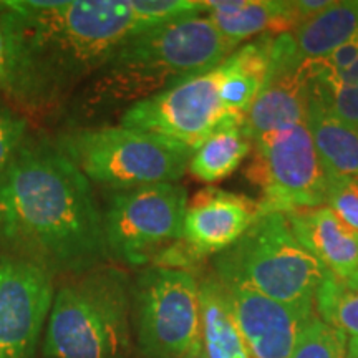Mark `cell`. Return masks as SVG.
I'll return each instance as SVG.
<instances>
[{"label":"cell","instance_id":"obj_1","mask_svg":"<svg viewBox=\"0 0 358 358\" xmlns=\"http://www.w3.org/2000/svg\"><path fill=\"white\" fill-rule=\"evenodd\" d=\"M0 250L55 277L110 261L92 182L47 138L27 136L0 173Z\"/></svg>","mask_w":358,"mask_h":358},{"label":"cell","instance_id":"obj_2","mask_svg":"<svg viewBox=\"0 0 358 358\" xmlns=\"http://www.w3.org/2000/svg\"><path fill=\"white\" fill-rule=\"evenodd\" d=\"M0 22L29 110L65 100L124 40L145 30L131 0H7L0 2Z\"/></svg>","mask_w":358,"mask_h":358},{"label":"cell","instance_id":"obj_3","mask_svg":"<svg viewBox=\"0 0 358 358\" xmlns=\"http://www.w3.org/2000/svg\"><path fill=\"white\" fill-rule=\"evenodd\" d=\"M236 47L204 13L141 30L75 92L70 105L73 128L93 127L115 111L124 113L182 80L216 69Z\"/></svg>","mask_w":358,"mask_h":358},{"label":"cell","instance_id":"obj_4","mask_svg":"<svg viewBox=\"0 0 358 358\" xmlns=\"http://www.w3.org/2000/svg\"><path fill=\"white\" fill-rule=\"evenodd\" d=\"M43 358H128L131 285L111 264L66 275L55 289Z\"/></svg>","mask_w":358,"mask_h":358},{"label":"cell","instance_id":"obj_5","mask_svg":"<svg viewBox=\"0 0 358 358\" xmlns=\"http://www.w3.org/2000/svg\"><path fill=\"white\" fill-rule=\"evenodd\" d=\"M327 268L294 236L287 216L268 213L214 259V274L287 306L313 307Z\"/></svg>","mask_w":358,"mask_h":358},{"label":"cell","instance_id":"obj_6","mask_svg":"<svg viewBox=\"0 0 358 358\" xmlns=\"http://www.w3.org/2000/svg\"><path fill=\"white\" fill-rule=\"evenodd\" d=\"M58 150L92 185L111 191L178 182L189 166L191 153L138 129L71 127L53 140Z\"/></svg>","mask_w":358,"mask_h":358},{"label":"cell","instance_id":"obj_7","mask_svg":"<svg viewBox=\"0 0 358 358\" xmlns=\"http://www.w3.org/2000/svg\"><path fill=\"white\" fill-rule=\"evenodd\" d=\"M187 191L178 182L111 191L101 208L110 261L131 267L155 262L182 239Z\"/></svg>","mask_w":358,"mask_h":358},{"label":"cell","instance_id":"obj_8","mask_svg":"<svg viewBox=\"0 0 358 358\" xmlns=\"http://www.w3.org/2000/svg\"><path fill=\"white\" fill-rule=\"evenodd\" d=\"M143 358H182L201 340L199 282L189 271L150 266L131 287Z\"/></svg>","mask_w":358,"mask_h":358},{"label":"cell","instance_id":"obj_9","mask_svg":"<svg viewBox=\"0 0 358 358\" xmlns=\"http://www.w3.org/2000/svg\"><path fill=\"white\" fill-rule=\"evenodd\" d=\"M248 179L261 189L262 214H289L327 203V179L307 123L252 141Z\"/></svg>","mask_w":358,"mask_h":358},{"label":"cell","instance_id":"obj_10","mask_svg":"<svg viewBox=\"0 0 358 358\" xmlns=\"http://www.w3.org/2000/svg\"><path fill=\"white\" fill-rule=\"evenodd\" d=\"M216 69L186 78L158 95L129 106L120 124L153 134L192 155L227 120L241 118L226 110L219 95Z\"/></svg>","mask_w":358,"mask_h":358},{"label":"cell","instance_id":"obj_11","mask_svg":"<svg viewBox=\"0 0 358 358\" xmlns=\"http://www.w3.org/2000/svg\"><path fill=\"white\" fill-rule=\"evenodd\" d=\"M55 275L0 252V358H34L47 327Z\"/></svg>","mask_w":358,"mask_h":358},{"label":"cell","instance_id":"obj_12","mask_svg":"<svg viewBox=\"0 0 358 358\" xmlns=\"http://www.w3.org/2000/svg\"><path fill=\"white\" fill-rule=\"evenodd\" d=\"M221 280V279H219ZM249 358H290L313 307L287 306L232 280H221Z\"/></svg>","mask_w":358,"mask_h":358},{"label":"cell","instance_id":"obj_13","mask_svg":"<svg viewBox=\"0 0 358 358\" xmlns=\"http://www.w3.org/2000/svg\"><path fill=\"white\" fill-rule=\"evenodd\" d=\"M264 216L259 201L206 187L187 203L182 241L201 259L221 254Z\"/></svg>","mask_w":358,"mask_h":358},{"label":"cell","instance_id":"obj_14","mask_svg":"<svg viewBox=\"0 0 358 358\" xmlns=\"http://www.w3.org/2000/svg\"><path fill=\"white\" fill-rule=\"evenodd\" d=\"M310 71L306 62L297 69L267 70L266 82L244 116V131L250 141L264 134L307 123Z\"/></svg>","mask_w":358,"mask_h":358},{"label":"cell","instance_id":"obj_15","mask_svg":"<svg viewBox=\"0 0 358 358\" xmlns=\"http://www.w3.org/2000/svg\"><path fill=\"white\" fill-rule=\"evenodd\" d=\"M287 216L294 236L302 248L338 277L358 271V232L327 206L292 211Z\"/></svg>","mask_w":358,"mask_h":358},{"label":"cell","instance_id":"obj_16","mask_svg":"<svg viewBox=\"0 0 358 358\" xmlns=\"http://www.w3.org/2000/svg\"><path fill=\"white\" fill-rule=\"evenodd\" d=\"M204 15L236 45L257 34H292L303 24L297 3L277 0H208Z\"/></svg>","mask_w":358,"mask_h":358},{"label":"cell","instance_id":"obj_17","mask_svg":"<svg viewBox=\"0 0 358 358\" xmlns=\"http://www.w3.org/2000/svg\"><path fill=\"white\" fill-rule=\"evenodd\" d=\"M274 35H261L219 65V95L231 115L244 118L266 82Z\"/></svg>","mask_w":358,"mask_h":358},{"label":"cell","instance_id":"obj_18","mask_svg":"<svg viewBox=\"0 0 358 358\" xmlns=\"http://www.w3.org/2000/svg\"><path fill=\"white\" fill-rule=\"evenodd\" d=\"M307 127L325 174L358 185V131L338 122L319 100L308 95Z\"/></svg>","mask_w":358,"mask_h":358},{"label":"cell","instance_id":"obj_19","mask_svg":"<svg viewBox=\"0 0 358 358\" xmlns=\"http://www.w3.org/2000/svg\"><path fill=\"white\" fill-rule=\"evenodd\" d=\"M201 340L208 358H249L226 289L216 274L199 282Z\"/></svg>","mask_w":358,"mask_h":358},{"label":"cell","instance_id":"obj_20","mask_svg":"<svg viewBox=\"0 0 358 358\" xmlns=\"http://www.w3.org/2000/svg\"><path fill=\"white\" fill-rule=\"evenodd\" d=\"M358 34V0L334 2L295 29L290 37L301 62L319 60Z\"/></svg>","mask_w":358,"mask_h":358},{"label":"cell","instance_id":"obj_21","mask_svg":"<svg viewBox=\"0 0 358 358\" xmlns=\"http://www.w3.org/2000/svg\"><path fill=\"white\" fill-rule=\"evenodd\" d=\"M243 124L244 118L227 120L192 153L187 166L192 176L203 182H217L243 164L252 150Z\"/></svg>","mask_w":358,"mask_h":358},{"label":"cell","instance_id":"obj_22","mask_svg":"<svg viewBox=\"0 0 358 358\" xmlns=\"http://www.w3.org/2000/svg\"><path fill=\"white\" fill-rule=\"evenodd\" d=\"M313 302L322 320L347 337L358 338V271L348 277L327 272Z\"/></svg>","mask_w":358,"mask_h":358},{"label":"cell","instance_id":"obj_23","mask_svg":"<svg viewBox=\"0 0 358 358\" xmlns=\"http://www.w3.org/2000/svg\"><path fill=\"white\" fill-rule=\"evenodd\" d=\"M348 338L320 317H308L290 358H345Z\"/></svg>","mask_w":358,"mask_h":358},{"label":"cell","instance_id":"obj_24","mask_svg":"<svg viewBox=\"0 0 358 358\" xmlns=\"http://www.w3.org/2000/svg\"><path fill=\"white\" fill-rule=\"evenodd\" d=\"M308 95L319 100L338 122L358 131V87H335L310 78Z\"/></svg>","mask_w":358,"mask_h":358},{"label":"cell","instance_id":"obj_25","mask_svg":"<svg viewBox=\"0 0 358 358\" xmlns=\"http://www.w3.org/2000/svg\"><path fill=\"white\" fill-rule=\"evenodd\" d=\"M327 204L337 216L358 232V185L348 179L325 174Z\"/></svg>","mask_w":358,"mask_h":358},{"label":"cell","instance_id":"obj_26","mask_svg":"<svg viewBox=\"0 0 358 358\" xmlns=\"http://www.w3.org/2000/svg\"><path fill=\"white\" fill-rule=\"evenodd\" d=\"M29 136V123L17 111L0 105V173L7 168Z\"/></svg>","mask_w":358,"mask_h":358},{"label":"cell","instance_id":"obj_27","mask_svg":"<svg viewBox=\"0 0 358 358\" xmlns=\"http://www.w3.org/2000/svg\"><path fill=\"white\" fill-rule=\"evenodd\" d=\"M0 93L24 106V92H22L19 71L2 22H0Z\"/></svg>","mask_w":358,"mask_h":358},{"label":"cell","instance_id":"obj_28","mask_svg":"<svg viewBox=\"0 0 358 358\" xmlns=\"http://www.w3.org/2000/svg\"><path fill=\"white\" fill-rule=\"evenodd\" d=\"M358 60V34L353 35L350 40L345 43L340 45L337 50H334L330 55L325 58H319V60H310V64L315 66L317 70L327 71V73H335L347 66H350Z\"/></svg>","mask_w":358,"mask_h":358},{"label":"cell","instance_id":"obj_29","mask_svg":"<svg viewBox=\"0 0 358 358\" xmlns=\"http://www.w3.org/2000/svg\"><path fill=\"white\" fill-rule=\"evenodd\" d=\"M182 358H208V355H206V350H204V345H203V340L196 342L194 345L191 347V350L187 352Z\"/></svg>","mask_w":358,"mask_h":358},{"label":"cell","instance_id":"obj_30","mask_svg":"<svg viewBox=\"0 0 358 358\" xmlns=\"http://www.w3.org/2000/svg\"><path fill=\"white\" fill-rule=\"evenodd\" d=\"M345 358H358V338L348 340V348Z\"/></svg>","mask_w":358,"mask_h":358}]
</instances>
